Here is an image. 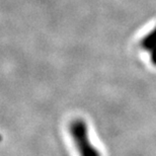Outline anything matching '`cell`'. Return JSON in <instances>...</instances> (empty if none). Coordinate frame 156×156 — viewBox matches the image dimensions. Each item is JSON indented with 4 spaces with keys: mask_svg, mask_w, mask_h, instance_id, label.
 Masks as SVG:
<instances>
[{
    "mask_svg": "<svg viewBox=\"0 0 156 156\" xmlns=\"http://www.w3.org/2000/svg\"><path fill=\"white\" fill-rule=\"evenodd\" d=\"M150 52V57H151V62H152V64L154 65V66H156V47L155 48H153L151 50V51H149Z\"/></svg>",
    "mask_w": 156,
    "mask_h": 156,
    "instance_id": "3",
    "label": "cell"
},
{
    "mask_svg": "<svg viewBox=\"0 0 156 156\" xmlns=\"http://www.w3.org/2000/svg\"><path fill=\"white\" fill-rule=\"evenodd\" d=\"M71 138L75 143L79 156H101L99 151L90 142L86 123L81 119H75L69 126Z\"/></svg>",
    "mask_w": 156,
    "mask_h": 156,
    "instance_id": "1",
    "label": "cell"
},
{
    "mask_svg": "<svg viewBox=\"0 0 156 156\" xmlns=\"http://www.w3.org/2000/svg\"><path fill=\"white\" fill-rule=\"evenodd\" d=\"M141 48L143 50H147V51H151L152 49L156 47V27L151 30L148 35H146L144 38L142 39Z\"/></svg>",
    "mask_w": 156,
    "mask_h": 156,
    "instance_id": "2",
    "label": "cell"
}]
</instances>
